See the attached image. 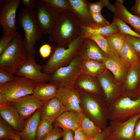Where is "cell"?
I'll return each mask as SVG.
<instances>
[{"mask_svg": "<svg viewBox=\"0 0 140 140\" xmlns=\"http://www.w3.org/2000/svg\"><path fill=\"white\" fill-rule=\"evenodd\" d=\"M105 71L97 78L107 100L112 99L117 92V86L112 78Z\"/></svg>", "mask_w": 140, "mask_h": 140, "instance_id": "484cf974", "label": "cell"}, {"mask_svg": "<svg viewBox=\"0 0 140 140\" xmlns=\"http://www.w3.org/2000/svg\"><path fill=\"white\" fill-rule=\"evenodd\" d=\"M84 38L81 35L73 41L67 48L56 45L52 49L48 59L41 66L42 71L51 74L58 68L66 66L76 55L79 51Z\"/></svg>", "mask_w": 140, "mask_h": 140, "instance_id": "3957f363", "label": "cell"}, {"mask_svg": "<svg viewBox=\"0 0 140 140\" xmlns=\"http://www.w3.org/2000/svg\"><path fill=\"white\" fill-rule=\"evenodd\" d=\"M69 11L74 15L81 26H90L96 24L90 12L89 2L85 0H68Z\"/></svg>", "mask_w": 140, "mask_h": 140, "instance_id": "9a60e30c", "label": "cell"}, {"mask_svg": "<svg viewBox=\"0 0 140 140\" xmlns=\"http://www.w3.org/2000/svg\"><path fill=\"white\" fill-rule=\"evenodd\" d=\"M113 21L118 26L119 32L125 35L140 38V34L133 30L122 20L114 16Z\"/></svg>", "mask_w": 140, "mask_h": 140, "instance_id": "e575fe53", "label": "cell"}, {"mask_svg": "<svg viewBox=\"0 0 140 140\" xmlns=\"http://www.w3.org/2000/svg\"><path fill=\"white\" fill-rule=\"evenodd\" d=\"M37 84L26 78L17 76L12 81L0 87V93L11 102L23 96L32 94Z\"/></svg>", "mask_w": 140, "mask_h": 140, "instance_id": "ba28073f", "label": "cell"}, {"mask_svg": "<svg viewBox=\"0 0 140 140\" xmlns=\"http://www.w3.org/2000/svg\"><path fill=\"white\" fill-rule=\"evenodd\" d=\"M15 78L13 75L0 68V87L12 81Z\"/></svg>", "mask_w": 140, "mask_h": 140, "instance_id": "f35d334b", "label": "cell"}, {"mask_svg": "<svg viewBox=\"0 0 140 140\" xmlns=\"http://www.w3.org/2000/svg\"><path fill=\"white\" fill-rule=\"evenodd\" d=\"M0 140H10L9 139H2Z\"/></svg>", "mask_w": 140, "mask_h": 140, "instance_id": "db71d44e", "label": "cell"}, {"mask_svg": "<svg viewBox=\"0 0 140 140\" xmlns=\"http://www.w3.org/2000/svg\"><path fill=\"white\" fill-rule=\"evenodd\" d=\"M41 108L38 109L30 118L25 120L24 128L17 134L22 140H36L37 128L41 120Z\"/></svg>", "mask_w": 140, "mask_h": 140, "instance_id": "603a6c76", "label": "cell"}, {"mask_svg": "<svg viewBox=\"0 0 140 140\" xmlns=\"http://www.w3.org/2000/svg\"><path fill=\"white\" fill-rule=\"evenodd\" d=\"M63 130L58 127H54L42 140H57L62 137Z\"/></svg>", "mask_w": 140, "mask_h": 140, "instance_id": "ab89813d", "label": "cell"}, {"mask_svg": "<svg viewBox=\"0 0 140 140\" xmlns=\"http://www.w3.org/2000/svg\"><path fill=\"white\" fill-rule=\"evenodd\" d=\"M87 38L94 41L100 49L107 55L111 52L106 36L99 34H96L91 36Z\"/></svg>", "mask_w": 140, "mask_h": 140, "instance_id": "836d02e7", "label": "cell"}, {"mask_svg": "<svg viewBox=\"0 0 140 140\" xmlns=\"http://www.w3.org/2000/svg\"><path fill=\"white\" fill-rule=\"evenodd\" d=\"M58 87L50 83L37 84L33 90L32 95L39 100L45 101L56 97Z\"/></svg>", "mask_w": 140, "mask_h": 140, "instance_id": "d4e9b609", "label": "cell"}, {"mask_svg": "<svg viewBox=\"0 0 140 140\" xmlns=\"http://www.w3.org/2000/svg\"><path fill=\"white\" fill-rule=\"evenodd\" d=\"M53 128L52 123L44 119L41 120L37 130L36 140H42Z\"/></svg>", "mask_w": 140, "mask_h": 140, "instance_id": "1f68e13d", "label": "cell"}, {"mask_svg": "<svg viewBox=\"0 0 140 140\" xmlns=\"http://www.w3.org/2000/svg\"><path fill=\"white\" fill-rule=\"evenodd\" d=\"M138 55L139 58V62L138 64L139 66L140 67V53H138Z\"/></svg>", "mask_w": 140, "mask_h": 140, "instance_id": "f5cc1de1", "label": "cell"}, {"mask_svg": "<svg viewBox=\"0 0 140 140\" xmlns=\"http://www.w3.org/2000/svg\"><path fill=\"white\" fill-rule=\"evenodd\" d=\"M106 37L111 51L119 57L120 51L126 41L125 35L119 32Z\"/></svg>", "mask_w": 140, "mask_h": 140, "instance_id": "4dcf8cb0", "label": "cell"}, {"mask_svg": "<svg viewBox=\"0 0 140 140\" xmlns=\"http://www.w3.org/2000/svg\"><path fill=\"white\" fill-rule=\"evenodd\" d=\"M52 50V47L49 44H45L40 47L39 52L41 57L44 59H45L50 56Z\"/></svg>", "mask_w": 140, "mask_h": 140, "instance_id": "7bdbcfd3", "label": "cell"}, {"mask_svg": "<svg viewBox=\"0 0 140 140\" xmlns=\"http://www.w3.org/2000/svg\"><path fill=\"white\" fill-rule=\"evenodd\" d=\"M108 0H100L95 3L89 2L88 7L90 13H97L100 12L102 9L104 7L106 6Z\"/></svg>", "mask_w": 140, "mask_h": 140, "instance_id": "74e56055", "label": "cell"}, {"mask_svg": "<svg viewBox=\"0 0 140 140\" xmlns=\"http://www.w3.org/2000/svg\"><path fill=\"white\" fill-rule=\"evenodd\" d=\"M11 102L4 94L0 93V107L10 104Z\"/></svg>", "mask_w": 140, "mask_h": 140, "instance_id": "f907efd6", "label": "cell"}, {"mask_svg": "<svg viewBox=\"0 0 140 140\" xmlns=\"http://www.w3.org/2000/svg\"><path fill=\"white\" fill-rule=\"evenodd\" d=\"M140 96V92H139V95H138V96Z\"/></svg>", "mask_w": 140, "mask_h": 140, "instance_id": "11a10c76", "label": "cell"}, {"mask_svg": "<svg viewBox=\"0 0 140 140\" xmlns=\"http://www.w3.org/2000/svg\"><path fill=\"white\" fill-rule=\"evenodd\" d=\"M18 23L24 33L23 47L25 56L26 58L34 59V45L43 34L36 22L33 10L26 7L22 9L18 17Z\"/></svg>", "mask_w": 140, "mask_h": 140, "instance_id": "7a4b0ae2", "label": "cell"}, {"mask_svg": "<svg viewBox=\"0 0 140 140\" xmlns=\"http://www.w3.org/2000/svg\"><path fill=\"white\" fill-rule=\"evenodd\" d=\"M126 40L138 53H140V38L125 35Z\"/></svg>", "mask_w": 140, "mask_h": 140, "instance_id": "60d3db41", "label": "cell"}, {"mask_svg": "<svg viewBox=\"0 0 140 140\" xmlns=\"http://www.w3.org/2000/svg\"><path fill=\"white\" fill-rule=\"evenodd\" d=\"M62 140H74V131L70 129L63 130Z\"/></svg>", "mask_w": 140, "mask_h": 140, "instance_id": "bcb514c9", "label": "cell"}, {"mask_svg": "<svg viewBox=\"0 0 140 140\" xmlns=\"http://www.w3.org/2000/svg\"><path fill=\"white\" fill-rule=\"evenodd\" d=\"M37 2V10L34 11L35 19L43 34L48 35L59 11L51 7L42 0Z\"/></svg>", "mask_w": 140, "mask_h": 140, "instance_id": "30bf717a", "label": "cell"}, {"mask_svg": "<svg viewBox=\"0 0 140 140\" xmlns=\"http://www.w3.org/2000/svg\"><path fill=\"white\" fill-rule=\"evenodd\" d=\"M23 40L19 34L0 54V68L13 75L26 59L23 49Z\"/></svg>", "mask_w": 140, "mask_h": 140, "instance_id": "5b68a950", "label": "cell"}, {"mask_svg": "<svg viewBox=\"0 0 140 140\" xmlns=\"http://www.w3.org/2000/svg\"><path fill=\"white\" fill-rule=\"evenodd\" d=\"M140 118V114L123 122H110L106 139L109 140H134L136 124Z\"/></svg>", "mask_w": 140, "mask_h": 140, "instance_id": "9c48e42d", "label": "cell"}, {"mask_svg": "<svg viewBox=\"0 0 140 140\" xmlns=\"http://www.w3.org/2000/svg\"><path fill=\"white\" fill-rule=\"evenodd\" d=\"M109 130V126L107 127L106 128L102 130L101 133L100 134L92 140H105L108 135Z\"/></svg>", "mask_w": 140, "mask_h": 140, "instance_id": "c3c4849f", "label": "cell"}, {"mask_svg": "<svg viewBox=\"0 0 140 140\" xmlns=\"http://www.w3.org/2000/svg\"><path fill=\"white\" fill-rule=\"evenodd\" d=\"M17 133L2 118H0V140L9 139L13 140Z\"/></svg>", "mask_w": 140, "mask_h": 140, "instance_id": "d6a6232c", "label": "cell"}, {"mask_svg": "<svg viewBox=\"0 0 140 140\" xmlns=\"http://www.w3.org/2000/svg\"><path fill=\"white\" fill-rule=\"evenodd\" d=\"M90 13L93 21L96 24L100 25L106 26L110 24L109 22L102 16L101 12Z\"/></svg>", "mask_w": 140, "mask_h": 140, "instance_id": "b9f144b4", "label": "cell"}, {"mask_svg": "<svg viewBox=\"0 0 140 140\" xmlns=\"http://www.w3.org/2000/svg\"><path fill=\"white\" fill-rule=\"evenodd\" d=\"M123 3L120 0H117L108 8L113 13L114 16L130 25L140 34V17L128 11Z\"/></svg>", "mask_w": 140, "mask_h": 140, "instance_id": "e0dca14e", "label": "cell"}, {"mask_svg": "<svg viewBox=\"0 0 140 140\" xmlns=\"http://www.w3.org/2000/svg\"><path fill=\"white\" fill-rule=\"evenodd\" d=\"M107 55V58L104 63L106 68L112 73L116 79L122 80L127 71L126 64L112 51Z\"/></svg>", "mask_w": 140, "mask_h": 140, "instance_id": "7402d4cb", "label": "cell"}, {"mask_svg": "<svg viewBox=\"0 0 140 140\" xmlns=\"http://www.w3.org/2000/svg\"></svg>", "mask_w": 140, "mask_h": 140, "instance_id": "6f0895ef", "label": "cell"}, {"mask_svg": "<svg viewBox=\"0 0 140 140\" xmlns=\"http://www.w3.org/2000/svg\"><path fill=\"white\" fill-rule=\"evenodd\" d=\"M130 10L134 15L140 17V0H136L134 4Z\"/></svg>", "mask_w": 140, "mask_h": 140, "instance_id": "7dc6e473", "label": "cell"}, {"mask_svg": "<svg viewBox=\"0 0 140 140\" xmlns=\"http://www.w3.org/2000/svg\"><path fill=\"white\" fill-rule=\"evenodd\" d=\"M0 12V27L3 32L17 31L16 14L21 3L20 0L4 1Z\"/></svg>", "mask_w": 140, "mask_h": 140, "instance_id": "8fae6325", "label": "cell"}, {"mask_svg": "<svg viewBox=\"0 0 140 140\" xmlns=\"http://www.w3.org/2000/svg\"><path fill=\"white\" fill-rule=\"evenodd\" d=\"M68 110L59 99L54 97L44 102L41 108V120L51 123L65 111Z\"/></svg>", "mask_w": 140, "mask_h": 140, "instance_id": "d6986e66", "label": "cell"}, {"mask_svg": "<svg viewBox=\"0 0 140 140\" xmlns=\"http://www.w3.org/2000/svg\"><path fill=\"white\" fill-rule=\"evenodd\" d=\"M81 35V25L69 10L59 12L48 34L49 41L64 48Z\"/></svg>", "mask_w": 140, "mask_h": 140, "instance_id": "6da1fadb", "label": "cell"}, {"mask_svg": "<svg viewBox=\"0 0 140 140\" xmlns=\"http://www.w3.org/2000/svg\"><path fill=\"white\" fill-rule=\"evenodd\" d=\"M79 92L83 112L97 126L102 130L106 128L109 120L108 108L103 104L99 97L100 95Z\"/></svg>", "mask_w": 140, "mask_h": 140, "instance_id": "277c9868", "label": "cell"}, {"mask_svg": "<svg viewBox=\"0 0 140 140\" xmlns=\"http://www.w3.org/2000/svg\"><path fill=\"white\" fill-rule=\"evenodd\" d=\"M134 140H140V118L138 120L135 125Z\"/></svg>", "mask_w": 140, "mask_h": 140, "instance_id": "681fc988", "label": "cell"}, {"mask_svg": "<svg viewBox=\"0 0 140 140\" xmlns=\"http://www.w3.org/2000/svg\"><path fill=\"white\" fill-rule=\"evenodd\" d=\"M140 82V67L138 64L132 66L126 77L125 87L129 91L135 94H139L138 87Z\"/></svg>", "mask_w": 140, "mask_h": 140, "instance_id": "83f0119b", "label": "cell"}, {"mask_svg": "<svg viewBox=\"0 0 140 140\" xmlns=\"http://www.w3.org/2000/svg\"><path fill=\"white\" fill-rule=\"evenodd\" d=\"M15 74L26 78L36 84L50 82L51 80L50 74L43 72L41 66L37 64L34 59L31 58H26Z\"/></svg>", "mask_w": 140, "mask_h": 140, "instance_id": "7c38bea8", "label": "cell"}, {"mask_svg": "<svg viewBox=\"0 0 140 140\" xmlns=\"http://www.w3.org/2000/svg\"><path fill=\"white\" fill-rule=\"evenodd\" d=\"M83 60L91 59L104 63L107 55L104 53L93 40L84 38L79 54Z\"/></svg>", "mask_w": 140, "mask_h": 140, "instance_id": "ac0fdd59", "label": "cell"}, {"mask_svg": "<svg viewBox=\"0 0 140 140\" xmlns=\"http://www.w3.org/2000/svg\"><path fill=\"white\" fill-rule=\"evenodd\" d=\"M92 139L87 137L81 128L74 131V140H92Z\"/></svg>", "mask_w": 140, "mask_h": 140, "instance_id": "ee69618b", "label": "cell"}, {"mask_svg": "<svg viewBox=\"0 0 140 140\" xmlns=\"http://www.w3.org/2000/svg\"><path fill=\"white\" fill-rule=\"evenodd\" d=\"M13 140H22L20 138L19 136L17 134V135L13 138Z\"/></svg>", "mask_w": 140, "mask_h": 140, "instance_id": "816d5d0a", "label": "cell"}, {"mask_svg": "<svg viewBox=\"0 0 140 140\" xmlns=\"http://www.w3.org/2000/svg\"><path fill=\"white\" fill-rule=\"evenodd\" d=\"M0 115L17 133L23 130L25 120L20 116L17 111L10 104L0 107Z\"/></svg>", "mask_w": 140, "mask_h": 140, "instance_id": "ffe728a7", "label": "cell"}, {"mask_svg": "<svg viewBox=\"0 0 140 140\" xmlns=\"http://www.w3.org/2000/svg\"><path fill=\"white\" fill-rule=\"evenodd\" d=\"M105 140H109L108 139H106H106H105Z\"/></svg>", "mask_w": 140, "mask_h": 140, "instance_id": "9f6ffc18", "label": "cell"}, {"mask_svg": "<svg viewBox=\"0 0 140 140\" xmlns=\"http://www.w3.org/2000/svg\"><path fill=\"white\" fill-rule=\"evenodd\" d=\"M19 34L17 31L3 32L0 40V54Z\"/></svg>", "mask_w": 140, "mask_h": 140, "instance_id": "8d00e7d4", "label": "cell"}, {"mask_svg": "<svg viewBox=\"0 0 140 140\" xmlns=\"http://www.w3.org/2000/svg\"><path fill=\"white\" fill-rule=\"evenodd\" d=\"M45 3L59 12L69 10L68 0H42Z\"/></svg>", "mask_w": 140, "mask_h": 140, "instance_id": "d590c367", "label": "cell"}, {"mask_svg": "<svg viewBox=\"0 0 140 140\" xmlns=\"http://www.w3.org/2000/svg\"><path fill=\"white\" fill-rule=\"evenodd\" d=\"M56 97L68 110H73L80 113L83 112L81 106L80 92L74 87H59Z\"/></svg>", "mask_w": 140, "mask_h": 140, "instance_id": "5bb4252c", "label": "cell"}, {"mask_svg": "<svg viewBox=\"0 0 140 140\" xmlns=\"http://www.w3.org/2000/svg\"><path fill=\"white\" fill-rule=\"evenodd\" d=\"M83 113L66 111L53 122V127L60 128L63 130L70 129L74 131L80 128Z\"/></svg>", "mask_w": 140, "mask_h": 140, "instance_id": "2e32d148", "label": "cell"}, {"mask_svg": "<svg viewBox=\"0 0 140 140\" xmlns=\"http://www.w3.org/2000/svg\"><path fill=\"white\" fill-rule=\"evenodd\" d=\"M21 3L25 7L32 9L37 8L38 2L34 0H21Z\"/></svg>", "mask_w": 140, "mask_h": 140, "instance_id": "f6af8a7d", "label": "cell"}, {"mask_svg": "<svg viewBox=\"0 0 140 140\" xmlns=\"http://www.w3.org/2000/svg\"><path fill=\"white\" fill-rule=\"evenodd\" d=\"M82 61L79 55L75 56L68 65L58 68L50 74V83L57 85L58 88H73L81 74Z\"/></svg>", "mask_w": 140, "mask_h": 140, "instance_id": "8992f818", "label": "cell"}, {"mask_svg": "<svg viewBox=\"0 0 140 140\" xmlns=\"http://www.w3.org/2000/svg\"><path fill=\"white\" fill-rule=\"evenodd\" d=\"M44 102L31 94L13 101L11 102L10 104L25 120L31 117L38 109L41 108Z\"/></svg>", "mask_w": 140, "mask_h": 140, "instance_id": "4fadbf2b", "label": "cell"}, {"mask_svg": "<svg viewBox=\"0 0 140 140\" xmlns=\"http://www.w3.org/2000/svg\"><path fill=\"white\" fill-rule=\"evenodd\" d=\"M105 68L102 62L91 59L83 60L81 74L97 78L105 71Z\"/></svg>", "mask_w": 140, "mask_h": 140, "instance_id": "4316f807", "label": "cell"}, {"mask_svg": "<svg viewBox=\"0 0 140 140\" xmlns=\"http://www.w3.org/2000/svg\"><path fill=\"white\" fill-rule=\"evenodd\" d=\"M119 57L125 64L131 67L138 64V53L126 40L120 51Z\"/></svg>", "mask_w": 140, "mask_h": 140, "instance_id": "f1b7e54d", "label": "cell"}, {"mask_svg": "<svg viewBox=\"0 0 140 140\" xmlns=\"http://www.w3.org/2000/svg\"><path fill=\"white\" fill-rule=\"evenodd\" d=\"M80 128L88 137L93 139L100 134L102 129L97 126L83 112L81 121Z\"/></svg>", "mask_w": 140, "mask_h": 140, "instance_id": "f546056e", "label": "cell"}, {"mask_svg": "<svg viewBox=\"0 0 140 140\" xmlns=\"http://www.w3.org/2000/svg\"><path fill=\"white\" fill-rule=\"evenodd\" d=\"M110 122H123L140 114V96L135 100L128 97L120 99L108 108Z\"/></svg>", "mask_w": 140, "mask_h": 140, "instance_id": "52a82bcc", "label": "cell"}, {"mask_svg": "<svg viewBox=\"0 0 140 140\" xmlns=\"http://www.w3.org/2000/svg\"><path fill=\"white\" fill-rule=\"evenodd\" d=\"M81 26V35L84 38H88L96 34H99L107 37L119 32L118 26L113 21L108 25L95 24L90 26Z\"/></svg>", "mask_w": 140, "mask_h": 140, "instance_id": "cb8c5ba5", "label": "cell"}, {"mask_svg": "<svg viewBox=\"0 0 140 140\" xmlns=\"http://www.w3.org/2000/svg\"><path fill=\"white\" fill-rule=\"evenodd\" d=\"M74 87L79 91L101 95V88L97 78L81 74L74 84Z\"/></svg>", "mask_w": 140, "mask_h": 140, "instance_id": "44dd1931", "label": "cell"}]
</instances>
